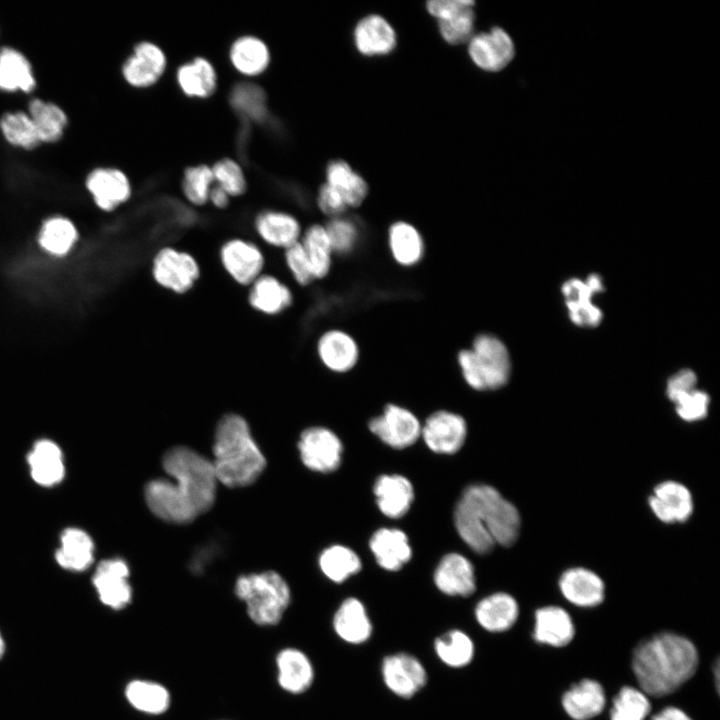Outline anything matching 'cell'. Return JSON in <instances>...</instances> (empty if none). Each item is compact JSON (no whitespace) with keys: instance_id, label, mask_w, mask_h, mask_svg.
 I'll list each match as a JSON object with an SVG mask.
<instances>
[{"instance_id":"obj_2","label":"cell","mask_w":720,"mask_h":720,"mask_svg":"<svg viewBox=\"0 0 720 720\" xmlns=\"http://www.w3.org/2000/svg\"><path fill=\"white\" fill-rule=\"evenodd\" d=\"M454 522L462 540L478 554L489 553L496 544L513 545L521 525L517 508L485 484L464 490L455 508Z\"/></svg>"},{"instance_id":"obj_36","label":"cell","mask_w":720,"mask_h":720,"mask_svg":"<svg viewBox=\"0 0 720 720\" xmlns=\"http://www.w3.org/2000/svg\"><path fill=\"white\" fill-rule=\"evenodd\" d=\"M370 549L377 563L389 571L401 569L412 555L406 534L393 528L377 530L370 539Z\"/></svg>"},{"instance_id":"obj_23","label":"cell","mask_w":720,"mask_h":720,"mask_svg":"<svg viewBox=\"0 0 720 720\" xmlns=\"http://www.w3.org/2000/svg\"><path fill=\"white\" fill-rule=\"evenodd\" d=\"M649 505L656 517L664 523L684 522L693 512L689 489L676 481L658 484L649 498Z\"/></svg>"},{"instance_id":"obj_19","label":"cell","mask_w":720,"mask_h":720,"mask_svg":"<svg viewBox=\"0 0 720 720\" xmlns=\"http://www.w3.org/2000/svg\"><path fill=\"white\" fill-rule=\"evenodd\" d=\"M604 288L601 277L591 274L584 282L570 279L562 285V293L566 299L569 316L573 323L581 327H596L602 320V312L593 305L591 298L594 293Z\"/></svg>"},{"instance_id":"obj_39","label":"cell","mask_w":720,"mask_h":720,"mask_svg":"<svg viewBox=\"0 0 720 720\" xmlns=\"http://www.w3.org/2000/svg\"><path fill=\"white\" fill-rule=\"evenodd\" d=\"M128 704L147 715H161L171 704L169 690L162 684L146 679H133L124 688Z\"/></svg>"},{"instance_id":"obj_32","label":"cell","mask_w":720,"mask_h":720,"mask_svg":"<svg viewBox=\"0 0 720 720\" xmlns=\"http://www.w3.org/2000/svg\"><path fill=\"white\" fill-rule=\"evenodd\" d=\"M374 494L380 511L394 519L408 512L414 498L410 481L397 474L380 476L375 482Z\"/></svg>"},{"instance_id":"obj_26","label":"cell","mask_w":720,"mask_h":720,"mask_svg":"<svg viewBox=\"0 0 720 720\" xmlns=\"http://www.w3.org/2000/svg\"><path fill=\"white\" fill-rule=\"evenodd\" d=\"M248 303L255 311L274 316L292 305L293 293L280 278L263 273L249 286Z\"/></svg>"},{"instance_id":"obj_47","label":"cell","mask_w":720,"mask_h":720,"mask_svg":"<svg viewBox=\"0 0 720 720\" xmlns=\"http://www.w3.org/2000/svg\"><path fill=\"white\" fill-rule=\"evenodd\" d=\"M0 129L4 138L16 147L30 150L40 144L28 113L22 111L6 113L0 120Z\"/></svg>"},{"instance_id":"obj_16","label":"cell","mask_w":720,"mask_h":720,"mask_svg":"<svg viewBox=\"0 0 720 720\" xmlns=\"http://www.w3.org/2000/svg\"><path fill=\"white\" fill-rule=\"evenodd\" d=\"M316 353L321 364L335 374L352 371L360 359V347L356 339L339 328L327 329L319 335Z\"/></svg>"},{"instance_id":"obj_6","label":"cell","mask_w":720,"mask_h":720,"mask_svg":"<svg viewBox=\"0 0 720 720\" xmlns=\"http://www.w3.org/2000/svg\"><path fill=\"white\" fill-rule=\"evenodd\" d=\"M235 594L246 605L249 618L260 626L277 625L290 603V589L275 571L240 576Z\"/></svg>"},{"instance_id":"obj_30","label":"cell","mask_w":720,"mask_h":720,"mask_svg":"<svg viewBox=\"0 0 720 720\" xmlns=\"http://www.w3.org/2000/svg\"><path fill=\"white\" fill-rule=\"evenodd\" d=\"M387 244L392 259L402 267L416 266L424 258V238L416 226L407 221L399 220L389 226Z\"/></svg>"},{"instance_id":"obj_38","label":"cell","mask_w":720,"mask_h":720,"mask_svg":"<svg viewBox=\"0 0 720 720\" xmlns=\"http://www.w3.org/2000/svg\"><path fill=\"white\" fill-rule=\"evenodd\" d=\"M57 563L64 569L80 572L87 569L94 559V543L87 532L80 528H67L60 536L56 550Z\"/></svg>"},{"instance_id":"obj_53","label":"cell","mask_w":720,"mask_h":720,"mask_svg":"<svg viewBox=\"0 0 720 720\" xmlns=\"http://www.w3.org/2000/svg\"><path fill=\"white\" fill-rule=\"evenodd\" d=\"M283 257L287 270L299 286L305 287L315 281L300 241L285 249Z\"/></svg>"},{"instance_id":"obj_17","label":"cell","mask_w":720,"mask_h":720,"mask_svg":"<svg viewBox=\"0 0 720 720\" xmlns=\"http://www.w3.org/2000/svg\"><path fill=\"white\" fill-rule=\"evenodd\" d=\"M467 425L464 418L451 411L432 413L421 428L426 445L441 454H453L464 444Z\"/></svg>"},{"instance_id":"obj_7","label":"cell","mask_w":720,"mask_h":720,"mask_svg":"<svg viewBox=\"0 0 720 720\" xmlns=\"http://www.w3.org/2000/svg\"><path fill=\"white\" fill-rule=\"evenodd\" d=\"M201 274L197 259L189 252L173 246L157 250L152 259V276L162 288L175 294H185Z\"/></svg>"},{"instance_id":"obj_4","label":"cell","mask_w":720,"mask_h":720,"mask_svg":"<svg viewBox=\"0 0 720 720\" xmlns=\"http://www.w3.org/2000/svg\"><path fill=\"white\" fill-rule=\"evenodd\" d=\"M211 461L217 481L227 487L253 483L263 472L266 460L255 443L247 421L229 413L218 422Z\"/></svg>"},{"instance_id":"obj_27","label":"cell","mask_w":720,"mask_h":720,"mask_svg":"<svg viewBox=\"0 0 720 720\" xmlns=\"http://www.w3.org/2000/svg\"><path fill=\"white\" fill-rule=\"evenodd\" d=\"M437 588L450 596L467 597L476 588L474 569L470 561L458 553L445 555L434 573Z\"/></svg>"},{"instance_id":"obj_37","label":"cell","mask_w":720,"mask_h":720,"mask_svg":"<svg viewBox=\"0 0 720 720\" xmlns=\"http://www.w3.org/2000/svg\"><path fill=\"white\" fill-rule=\"evenodd\" d=\"M575 634L570 615L561 607L547 606L535 613L534 639L543 644L563 647Z\"/></svg>"},{"instance_id":"obj_42","label":"cell","mask_w":720,"mask_h":720,"mask_svg":"<svg viewBox=\"0 0 720 720\" xmlns=\"http://www.w3.org/2000/svg\"><path fill=\"white\" fill-rule=\"evenodd\" d=\"M300 243L314 280L326 278L332 268L334 253L324 224L314 223L308 226L302 232Z\"/></svg>"},{"instance_id":"obj_1","label":"cell","mask_w":720,"mask_h":720,"mask_svg":"<svg viewBox=\"0 0 720 720\" xmlns=\"http://www.w3.org/2000/svg\"><path fill=\"white\" fill-rule=\"evenodd\" d=\"M169 479H155L145 487L148 507L157 517L187 523L210 509L215 501L217 478L212 462L187 447H174L163 457Z\"/></svg>"},{"instance_id":"obj_58","label":"cell","mask_w":720,"mask_h":720,"mask_svg":"<svg viewBox=\"0 0 720 720\" xmlns=\"http://www.w3.org/2000/svg\"><path fill=\"white\" fill-rule=\"evenodd\" d=\"M715 682H716V689L719 690V662H716L715 665Z\"/></svg>"},{"instance_id":"obj_22","label":"cell","mask_w":720,"mask_h":720,"mask_svg":"<svg viewBox=\"0 0 720 720\" xmlns=\"http://www.w3.org/2000/svg\"><path fill=\"white\" fill-rule=\"evenodd\" d=\"M86 186L96 205L104 211H112L127 202L132 193L127 175L112 167L94 169L87 177Z\"/></svg>"},{"instance_id":"obj_51","label":"cell","mask_w":720,"mask_h":720,"mask_svg":"<svg viewBox=\"0 0 720 720\" xmlns=\"http://www.w3.org/2000/svg\"><path fill=\"white\" fill-rule=\"evenodd\" d=\"M334 254L349 255L360 241L359 225L344 215L330 218L324 224Z\"/></svg>"},{"instance_id":"obj_11","label":"cell","mask_w":720,"mask_h":720,"mask_svg":"<svg viewBox=\"0 0 720 720\" xmlns=\"http://www.w3.org/2000/svg\"><path fill=\"white\" fill-rule=\"evenodd\" d=\"M167 65V55L158 44L141 41L124 61L121 72L130 86L143 89L155 85L165 74Z\"/></svg>"},{"instance_id":"obj_25","label":"cell","mask_w":720,"mask_h":720,"mask_svg":"<svg viewBox=\"0 0 720 720\" xmlns=\"http://www.w3.org/2000/svg\"><path fill=\"white\" fill-rule=\"evenodd\" d=\"M228 58L233 69L246 78L262 75L271 62V52L264 40L255 35L237 37L230 45Z\"/></svg>"},{"instance_id":"obj_15","label":"cell","mask_w":720,"mask_h":720,"mask_svg":"<svg viewBox=\"0 0 720 720\" xmlns=\"http://www.w3.org/2000/svg\"><path fill=\"white\" fill-rule=\"evenodd\" d=\"M129 568L122 559L100 562L92 578V584L101 603L113 610H121L132 600V588L128 581Z\"/></svg>"},{"instance_id":"obj_44","label":"cell","mask_w":720,"mask_h":720,"mask_svg":"<svg viewBox=\"0 0 720 720\" xmlns=\"http://www.w3.org/2000/svg\"><path fill=\"white\" fill-rule=\"evenodd\" d=\"M434 650L445 665L462 668L472 662L475 647L468 634L454 629L435 640Z\"/></svg>"},{"instance_id":"obj_34","label":"cell","mask_w":720,"mask_h":720,"mask_svg":"<svg viewBox=\"0 0 720 720\" xmlns=\"http://www.w3.org/2000/svg\"><path fill=\"white\" fill-rule=\"evenodd\" d=\"M562 706L572 719L589 720L604 709L603 687L595 680L583 679L563 694Z\"/></svg>"},{"instance_id":"obj_50","label":"cell","mask_w":720,"mask_h":720,"mask_svg":"<svg viewBox=\"0 0 720 720\" xmlns=\"http://www.w3.org/2000/svg\"><path fill=\"white\" fill-rule=\"evenodd\" d=\"M612 704L611 720H645L651 709L646 694L630 686L621 688Z\"/></svg>"},{"instance_id":"obj_43","label":"cell","mask_w":720,"mask_h":720,"mask_svg":"<svg viewBox=\"0 0 720 720\" xmlns=\"http://www.w3.org/2000/svg\"><path fill=\"white\" fill-rule=\"evenodd\" d=\"M28 114L35 126L40 143L59 140L67 126V116L57 104L42 99L29 103Z\"/></svg>"},{"instance_id":"obj_3","label":"cell","mask_w":720,"mask_h":720,"mask_svg":"<svg viewBox=\"0 0 720 720\" xmlns=\"http://www.w3.org/2000/svg\"><path fill=\"white\" fill-rule=\"evenodd\" d=\"M694 644L674 633L657 634L640 642L633 651L632 669L642 692L653 697L678 690L696 672Z\"/></svg>"},{"instance_id":"obj_18","label":"cell","mask_w":720,"mask_h":720,"mask_svg":"<svg viewBox=\"0 0 720 720\" xmlns=\"http://www.w3.org/2000/svg\"><path fill=\"white\" fill-rule=\"evenodd\" d=\"M697 376L690 369H682L667 382L666 393L675 403L676 412L685 421L693 422L706 417L710 398L696 388Z\"/></svg>"},{"instance_id":"obj_33","label":"cell","mask_w":720,"mask_h":720,"mask_svg":"<svg viewBox=\"0 0 720 720\" xmlns=\"http://www.w3.org/2000/svg\"><path fill=\"white\" fill-rule=\"evenodd\" d=\"M333 628L341 640L353 645L366 642L372 634L366 609L356 598H347L341 603L333 618Z\"/></svg>"},{"instance_id":"obj_10","label":"cell","mask_w":720,"mask_h":720,"mask_svg":"<svg viewBox=\"0 0 720 720\" xmlns=\"http://www.w3.org/2000/svg\"><path fill=\"white\" fill-rule=\"evenodd\" d=\"M421 428L414 413L392 403L386 405L382 414L369 422L370 431L385 444L396 449L414 444L421 434Z\"/></svg>"},{"instance_id":"obj_56","label":"cell","mask_w":720,"mask_h":720,"mask_svg":"<svg viewBox=\"0 0 720 720\" xmlns=\"http://www.w3.org/2000/svg\"><path fill=\"white\" fill-rule=\"evenodd\" d=\"M651 720H692L684 711L676 707H667L654 715Z\"/></svg>"},{"instance_id":"obj_45","label":"cell","mask_w":720,"mask_h":720,"mask_svg":"<svg viewBox=\"0 0 720 720\" xmlns=\"http://www.w3.org/2000/svg\"><path fill=\"white\" fill-rule=\"evenodd\" d=\"M232 107L250 120L261 121L267 115L264 89L251 81L235 84L229 95Z\"/></svg>"},{"instance_id":"obj_14","label":"cell","mask_w":720,"mask_h":720,"mask_svg":"<svg viewBox=\"0 0 720 720\" xmlns=\"http://www.w3.org/2000/svg\"><path fill=\"white\" fill-rule=\"evenodd\" d=\"M381 673L386 687L395 695L411 698L427 682L422 663L408 653H395L384 658Z\"/></svg>"},{"instance_id":"obj_48","label":"cell","mask_w":720,"mask_h":720,"mask_svg":"<svg viewBox=\"0 0 720 720\" xmlns=\"http://www.w3.org/2000/svg\"><path fill=\"white\" fill-rule=\"evenodd\" d=\"M214 184L211 166L196 164L184 170L181 189L191 205L201 207L208 203L209 193Z\"/></svg>"},{"instance_id":"obj_54","label":"cell","mask_w":720,"mask_h":720,"mask_svg":"<svg viewBox=\"0 0 720 720\" xmlns=\"http://www.w3.org/2000/svg\"><path fill=\"white\" fill-rule=\"evenodd\" d=\"M316 203L319 210L329 218L342 216L349 209L342 195L327 183L320 186Z\"/></svg>"},{"instance_id":"obj_5","label":"cell","mask_w":720,"mask_h":720,"mask_svg":"<svg viewBox=\"0 0 720 720\" xmlns=\"http://www.w3.org/2000/svg\"><path fill=\"white\" fill-rule=\"evenodd\" d=\"M457 364L465 383L476 391L499 389L507 384L511 374L506 345L488 333L477 335L470 348L460 350Z\"/></svg>"},{"instance_id":"obj_8","label":"cell","mask_w":720,"mask_h":720,"mask_svg":"<svg viewBox=\"0 0 720 720\" xmlns=\"http://www.w3.org/2000/svg\"><path fill=\"white\" fill-rule=\"evenodd\" d=\"M219 260L227 275L238 285L249 287L264 273L266 258L255 242L232 237L219 249Z\"/></svg>"},{"instance_id":"obj_21","label":"cell","mask_w":720,"mask_h":720,"mask_svg":"<svg viewBox=\"0 0 720 720\" xmlns=\"http://www.w3.org/2000/svg\"><path fill=\"white\" fill-rule=\"evenodd\" d=\"M353 42L364 56H385L397 45V34L391 23L379 14L362 17L353 29Z\"/></svg>"},{"instance_id":"obj_35","label":"cell","mask_w":720,"mask_h":720,"mask_svg":"<svg viewBox=\"0 0 720 720\" xmlns=\"http://www.w3.org/2000/svg\"><path fill=\"white\" fill-rule=\"evenodd\" d=\"M519 607L509 594L499 592L480 600L475 607L478 624L489 632H504L516 622Z\"/></svg>"},{"instance_id":"obj_52","label":"cell","mask_w":720,"mask_h":720,"mask_svg":"<svg viewBox=\"0 0 720 720\" xmlns=\"http://www.w3.org/2000/svg\"><path fill=\"white\" fill-rule=\"evenodd\" d=\"M214 182L230 197L242 196L247 190L245 172L238 161L224 157L211 165Z\"/></svg>"},{"instance_id":"obj_46","label":"cell","mask_w":720,"mask_h":720,"mask_svg":"<svg viewBox=\"0 0 720 720\" xmlns=\"http://www.w3.org/2000/svg\"><path fill=\"white\" fill-rule=\"evenodd\" d=\"M322 572L333 582L341 583L361 570V560L348 547L334 545L325 549L319 558Z\"/></svg>"},{"instance_id":"obj_28","label":"cell","mask_w":720,"mask_h":720,"mask_svg":"<svg viewBox=\"0 0 720 720\" xmlns=\"http://www.w3.org/2000/svg\"><path fill=\"white\" fill-rule=\"evenodd\" d=\"M176 82L185 96L206 99L217 89L218 74L208 58L196 56L178 66Z\"/></svg>"},{"instance_id":"obj_41","label":"cell","mask_w":720,"mask_h":720,"mask_svg":"<svg viewBox=\"0 0 720 720\" xmlns=\"http://www.w3.org/2000/svg\"><path fill=\"white\" fill-rule=\"evenodd\" d=\"M36 84L28 59L18 50L4 47L0 50V89L7 92H31Z\"/></svg>"},{"instance_id":"obj_40","label":"cell","mask_w":720,"mask_h":720,"mask_svg":"<svg viewBox=\"0 0 720 720\" xmlns=\"http://www.w3.org/2000/svg\"><path fill=\"white\" fill-rule=\"evenodd\" d=\"M328 185L337 190L348 208L359 207L368 195V184L346 161L332 160L325 170Z\"/></svg>"},{"instance_id":"obj_57","label":"cell","mask_w":720,"mask_h":720,"mask_svg":"<svg viewBox=\"0 0 720 720\" xmlns=\"http://www.w3.org/2000/svg\"><path fill=\"white\" fill-rule=\"evenodd\" d=\"M6 652V642L5 638L0 630V660L4 657Z\"/></svg>"},{"instance_id":"obj_12","label":"cell","mask_w":720,"mask_h":720,"mask_svg":"<svg viewBox=\"0 0 720 720\" xmlns=\"http://www.w3.org/2000/svg\"><path fill=\"white\" fill-rule=\"evenodd\" d=\"M298 448L302 462L313 471L329 473L340 465L342 443L336 434L327 428L305 429L301 433Z\"/></svg>"},{"instance_id":"obj_24","label":"cell","mask_w":720,"mask_h":720,"mask_svg":"<svg viewBox=\"0 0 720 720\" xmlns=\"http://www.w3.org/2000/svg\"><path fill=\"white\" fill-rule=\"evenodd\" d=\"M275 664L277 682L282 690L299 695L311 687L314 668L303 651L293 647L284 648L276 655Z\"/></svg>"},{"instance_id":"obj_31","label":"cell","mask_w":720,"mask_h":720,"mask_svg":"<svg viewBox=\"0 0 720 720\" xmlns=\"http://www.w3.org/2000/svg\"><path fill=\"white\" fill-rule=\"evenodd\" d=\"M27 462L32 479L41 486H54L64 477L63 453L52 440H38L28 454Z\"/></svg>"},{"instance_id":"obj_55","label":"cell","mask_w":720,"mask_h":720,"mask_svg":"<svg viewBox=\"0 0 720 720\" xmlns=\"http://www.w3.org/2000/svg\"><path fill=\"white\" fill-rule=\"evenodd\" d=\"M230 196L216 184L210 190L208 203L218 209H225L230 203Z\"/></svg>"},{"instance_id":"obj_49","label":"cell","mask_w":720,"mask_h":720,"mask_svg":"<svg viewBox=\"0 0 720 720\" xmlns=\"http://www.w3.org/2000/svg\"><path fill=\"white\" fill-rule=\"evenodd\" d=\"M76 239L77 230L70 220L53 217L42 226L39 242L50 253L63 255L70 250Z\"/></svg>"},{"instance_id":"obj_20","label":"cell","mask_w":720,"mask_h":720,"mask_svg":"<svg viewBox=\"0 0 720 720\" xmlns=\"http://www.w3.org/2000/svg\"><path fill=\"white\" fill-rule=\"evenodd\" d=\"M253 228L267 246L283 251L299 242L303 232L297 217L278 209H264L257 213Z\"/></svg>"},{"instance_id":"obj_9","label":"cell","mask_w":720,"mask_h":720,"mask_svg":"<svg viewBox=\"0 0 720 720\" xmlns=\"http://www.w3.org/2000/svg\"><path fill=\"white\" fill-rule=\"evenodd\" d=\"M468 55L479 69L499 72L510 64L515 46L510 35L500 27L474 33L467 42Z\"/></svg>"},{"instance_id":"obj_13","label":"cell","mask_w":720,"mask_h":720,"mask_svg":"<svg viewBox=\"0 0 720 720\" xmlns=\"http://www.w3.org/2000/svg\"><path fill=\"white\" fill-rule=\"evenodd\" d=\"M473 5L471 0H437L432 4L431 15L445 42L459 45L470 40L475 25Z\"/></svg>"},{"instance_id":"obj_29","label":"cell","mask_w":720,"mask_h":720,"mask_svg":"<svg viewBox=\"0 0 720 720\" xmlns=\"http://www.w3.org/2000/svg\"><path fill=\"white\" fill-rule=\"evenodd\" d=\"M563 596L580 607H594L604 599L602 579L586 568H572L565 571L559 581Z\"/></svg>"}]
</instances>
